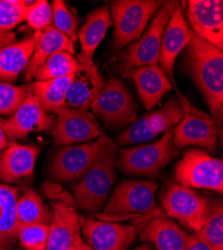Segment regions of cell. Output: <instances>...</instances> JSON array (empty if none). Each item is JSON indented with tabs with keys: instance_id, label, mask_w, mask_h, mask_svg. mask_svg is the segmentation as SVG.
I'll use <instances>...</instances> for the list:
<instances>
[{
	"instance_id": "6da1fadb",
	"label": "cell",
	"mask_w": 223,
	"mask_h": 250,
	"mask_svg": "<svg viewBox=\"0 0 223 250\" xmlns=\"http://www.w3.org/2000/svg\"><path fill=\"white\" fill-rule=\"evenodd\" d=\"M184 50L186 72L203 95L210 115L219 128L223 117V52L198 37L191 29Z\"/></svg>"
},
{
	"instance_id": "7a4b0ae2",
	"label": "cell",
	"mask_w": 223,
	"mask_h": 250,
	"mask_svg": "<svg viewBox=\"0 0 223 250\" xmlns=\"http://www.w3.org/2000/svg\"><path fill=\"white\" fill-rule=\"evenodd\" d=\"M179 3L175 0L164 1L152 17L143 34L126 46V49L118 59L117 70L121 75L127 77L129 72L135 68L159 65L162 35L172 12Z\"/></svg>"
},
{
	"instance_id": "3957f363",
	"label": "cell",
	"mask_w": 223,
	"mask_h": 250,
	"mask_svg": "<svg viewBox=\"0 0 223 250\" xmlns=\"http://www.w3.org/2000/svg\"><path fill=\"white\" fill-rule=\"evenodd\" d=\"M117 145L113 141L91 168L72 186L74 198L81 209L97 212L107 199L116 178Z\"/></svg>"
},
{
	"instance_id": "277c9868",
	"label": "cell",
	"mask_w": 223,
	"mask_h": 250,
	"mask_svg": "<svg viewBox=\"0 0 223 250\" xmlns=\"http://www.w3.org/2000/svg\"><path fill=\"white\" fill-rule=\"evenodd\" d=\"M178 155L172 132H167L155 142L122 148L116 156V165L128 174L156 178Z\"/></svg>"
},
{
	"instance_id": "5b68a950",
	"label": "cell",
	"mask_w": 223,
	"mask_h": 250,
	"mask_svg": "<svg viewBox=\"0 0 223 250\" xmlns=\"http://www.w3.org/2000/svg\"><path fill=\"white\" fill-rule=\"evenodd\" d=\"M161 0H114L109 4L114 27L113 44L122 48L143 34L150 20L163 4Z\"/></svg>"
},
{
	"instance_id": "8992f818",
	"label": "cell",
	"mask_w": 223,
	"mask_h": 250,
	"mask_svg": "<svg viewBox=\"0 0 223 250\" xmlns=\"http://www.w3.org/2000/svg\"><path fill=\"white\" fill-rule=\"evenodd\" d=\"M173 87L184 110L183 118L172 131L175 146L178 149L186 146H198L208 153L214 152L219 133L214 118L209 113L193 106L176 85Z\"/></svg>"
},
{
	"instance_id": "52a82bcc",
	"label": "cell",
	"mask_w": 223,
	"mask_h": 250,
	"mask_svg": "<svg viewBox=\"0 0 223 250\" xmlns=\"http://www.w3.org/2000/svg\"><path fill=\"white\" fill-rule=\"evenodd\" d=\"M112 142V139L102 136L89 143L57 149L50 161L51 176L61 182L79 181Z\"/></svg>"
},
{
	"instance_id": "ba28073f",
	"label": "cell",
	"mask_w": 223,
	"mask_h": 250,
	"mask_svg": "<svg viewBox=\"0 0 223 250\" xmlns=\"http://www.w3.org/2000/svg\"><path fill=\"white\" fill-rule=\"evenodd\" d=\"M176 182L190 187L223 192V162L203 149L192 148L183 152L174 169Z\"/></svg>"
},
{
	"instance_id": "9c48e42d",
	"label": "cell",
	"mask_w": 223,
	"mask_h": 250,
	"mask_svg": "<svg viewBox=\"0 0 223 250\" xmlns=\"http://www.w3.org/2000/svg\"><path fill=\"white\" fill-rule=\"evenodd\" d=\"M89 109L110 127H123L131 124L137 118L138 112L132 93L116 76L108 78Z\"/></svg>"
},
{
	"instance_id": "30bf717a",
	"label": "cell",
	"mask_w": 223,
	"mask_h": 250,
	"mask_svg": "<svg viewBox=\"0 0 223 250\" xmlns=\"http://www.w3.org/2000/svg\"><path fill=\"white\" fill-rule=\"evenodd\" d=\"M160 199L168 217L177 219L195 232L203 226L210 201L193 188L174 181L163 190Z\"/></svg>"
},
{
	"instance_id": "8fae6325",
	"label": "cell",
	"mask_w": 223,
	"mask_h": 250,
	"mask_svg": "<svg viewBox=\"0 0 223 250\" xmlns=\"http://www.w3.org/2000/svg\"><path fill=\"white\" fill-rule=\"evenodd\" d=\"M157 184L152 180L134 179L119 183L106 202L104 213L118 216L154 213L157 209Z\"/></svg>"
},
{
	"instance_id": "7c38bea8",
	"label": "cell",
	"mask_w": 223,
	"mask_h": 250,
	"mask_svg": "<svg viewBox=\"0 0 223 250\" xmlns=\"http://www.w3.org/2000/svg\"><path fill=\"white\" fill-rule=\"evenodd\" d=\"M55 125L50 132L57 146H69L74 143L92 142L104 136V130L95 115L89 110L65 107L56 114Z\"/></svg>"
},
{
	"instance_id": "4fadbf2b",
	"label": "cell",
	"mask_w": 223,
	"mask_h": 250,
	"mask_svg": "<svg viewBox=\"0 0 223 250\" xmlns=\"http://www.w3.org/2000/svg\"><path fill=\"white\" fill-rule=\"evenodd\" d=\"M56 117L46 113L29 91L26 99L16 111L7 118H0V128L11 141L26 138L34 132H51Z\"/></svg>"
},
{
	"instance_id": "5bb4252c",
	"label": "cell",
	"mask_w": 223,
	"mask_h": 250,
	"mask_svg": "<svg viewBox=\"0 0 223 250\" xmlns=\"http://www.w3.org/2000/svg\"><path fill=\"white\" fill-rule=\"evenodd\" d=\"M183 9L189 28L198 37L223 50L222 0H189Z\"/></svg>"
},
{
	"instance_id": "9a60e30c",
	"label": "cell",
	"mask_w": 223,
	"mask_h": 250,
	"mask_svg": "<svg viewBox=\"0 0 223 250\" xmlns=\"http://www.w3.org/2000/svg\"><path fill=\"white\" fill-rule=\"evenodd\" d=\"M81 236L93 250H126L136 237V229L92 217L81 221Z\"/></svg>"
},
{
	"instance_id": "2e32d148",
	"label": "cell",
	"mask_w": 223,
	"mask_h": 250,
	"mask_svg": "<svg viewBox=\"0 0 223 250\" xmlns=\"http://www.w3.org/2000/svg\"><path fill=\"white\" fill-rule=\"evenodd\" d=\"M190 39V28L187 24L181 3L172 12L161 40L159 66L167 74L172 86H175L174 65L178 55L185 49Z\"/></svg>"
},
{
	"instance_id": "e0dca14e",
	"label": "cell",
	"mask_w": 223,
	"mask_h": 250,
	"mask_svg": "<svg viewBox=\"0 0 223 250\" xmlns=\"http://www.w3.org/2000/svg\"><path fill=\"white\" fill-rule=\"evenodd\" d=\"M52 218L49 223L48 241L45 250H72L81 236V220L67 202L51 203Z\"/></svg>"
},
{
	"instance_id": "ac0fdd59",
	"label": "cell",
	"mask_w": 223,
	"mask_h": 250,
	"mask_svg": "<svg viewBox=\"0 0 223 250\" xmlns=\"http://www.w3.org/2000/svg\"><path fill=\"white\" fill-rule=\"evenodd\" d=\"M105 79L93 61L79 64L66 95V107L89 110L93 100L105 85Z\"/></svg>"
},
{
	"instance_id": "d6986e66",
	"label": "cell",
	"mask_w": 223,
	"mask_h": 250,
	"mask_svg": "<svg viewBox=\"0 0 223 250\" xmlns=\"http://www.w3.org/2000/svg\"><path fill=\"white\" fill-rule=\"evenodd\" d=\"M40 147L10 141L0 152V180L13 183L33 175Z\"/></svg>"
},
{
	"instance_id": "ffe728a7",
	"label": "cell",
	"mask_w": 223,
	"mask_h": 250,
	"mask_svg": "<svg viewBox=\"0 0 223 250\" xmlns=\"http://www.w3.org/2000/svg\"><path fill=\"white\" fill-rule=\"evenodd\" d=\"M128 76L134 82L139 98L148 111L173 87L167 74L158 64L135 68Z\"/></svg>"
},
{
	"instance_id": "44dd1931",
	"label": "cell",
	"mask_w": 223,
	"mask_h": 250,
	"mask_svg": "<svg viewBox=\"0 0 223 250\" xmlns=\"http://www.w3.org/2000/svg\"><path fill=\"white\" fill-rule=\"evenodd\" d=\"M111 25L109 4L94 9L86 16L85 23L77 31V38L81 45V52L76 57L79 63L93 61L95 50Z\"/></svg>"
},
{
	"instance_id": "7402d4cb",
	"label": "cell",
	"mask_w": 223,
	"mask_h": 250,
	"mask_svg": "<svg viewBox=\"0 0 223 250\" xmlns=\"http://www.w3.org/2000/svg\"><path fill=\"white\" fill-rule=\"evenodd\" d=\"M188 233L173 220L154 217L140 232V238L151 242L156 250H186Z\"/></svg>"
},
{
	"instance_id": "603a6c76",
	"label": "cell",
	"mask_w": 223,
	"mask_h": 250,
	"mask_svg": "<svg viewBox=\"0 0 223 250\" xmlns=\"http://www.w3.org/2000/svg\"><path fill=\"white\" fill-rule=\"evenodd\" d=\"M40 32L0 49V80L14 82L30 61L38 42Z\"/></svg>"
},
{
	"instance_id": "cb8c5ba5",
	"label": "cell",
	"mask_w": 223,
	"mask_h": 250,
	"mask_svg": "<svg viewBox=\"0 0 223 250\" xmlns=\"http://www.w3.org/2000/svg\"><path fill=\"white\" fill-rule=\"evenodd\" d=\"M59 51H67L74 54V44L67 36L56 30L53 25H50L44 31L40 32L35 50L26 68L25 81L30 82L37 69L44 63L45 60Z\"/></svg>"
},
{
	"instance_id": "d4e9b609",
	"label": "cell",
	"mask_w": 223,
	"mask_h": 250,
	"mask_svg": "<svg viewBox=\"0 0 223 250\" xmlns=\"http://www.w3.org/2000/svg\"><path fill=\"white\" fill-rule=\"evenodd\" d=\"M16 187L0 183V250H13L17 237L18 220L16 202L19 197Z\"/></svg>"
},
{
	"instance_id": "484cf974",
	"label": "cell",
	"mask_w": 223,
	"mask_h": 250,
	"mask_svg": "<svg viewBox=\"0 0 223 250\" xmlns=\"http://www.w3.org/2000/svg\"><path fill=\"white\" fill-rule=\"evenodd\" d=\"M73 75L30 83L29 87L40 106L48 114L55 115L66 107V95Z\"/></svg>"
},
{
	"instance_id": "4316f807",
	"label": "cell",
	"mask_w": 223,
	"mask_h": 250,
	"mask_svg": "<svg viewBox=\"0 0 223 250\" xmlns=\"http://www.w3.org/2000/svg\"><path fill=\"white\" fill-rule=\"evenodd\" d=\"M16 212L19 225L35 223L49 224L52 218L51 208L31 188H24L21 196L18 197Z\"/></svg>"
},
{
	"instance_id": "83f0119b",
	"label": "cell",
	"mask_w": 223,
	"mask_h": 250,
	"mask_svg": "<svg viewBox=\"0 0 223 250\" xmlns=\"http://www.w3.org/2000/svg\"><path fill=\"white\" fill-rule=\"evenodd\" d=\"M183 116L184 110L180 101L177 98H171L160 109L146 114L147 127L156 135H163L167 132H172V129H174Z\"/></svg>"
},
{
	"instance_id": "f1b7e54d",
	"label": "cell",
	"mask_w": 223,
	"mask_h": 250,
	"mask_svg": "<svg viewBox=\"0 0 223 250\" xmlns=\"http://www.w3.org/2000/svg\"><path fill=\"white\" fill-rule=\"evenodd\" d=\"M79 62L74 54L67 51H59L45 60L35 72L33 78L37 81H45L73 75L79 68Z\"/></svg>"
},
{
	"instance_id": "f546056e",
	"label": "cell",
	"mask_w": 223,
	"mask_h": 250,
	"mask_svg": "<svg viewBox=\"0 0 223 250\" xmlns=\"http://www.w3.org/2000/svg\"><path fill=\"white\" fill-rule=\"evenodd\" d=\"M195 235L214 250H223V205L220 201L210 202L205 222Z\"/></svg>"
},
{
	"instance_id": "4dcf8cb0",
	"label": "cell",
	"mask_w": 223,
	"mask_h": 250,
	"mask_svg": "<svg viewBox=\"0 0 223 250\" xmlns=\"http://www.w3.org/2000/svg\"><path fill=\"white\" fill-rule=\"evenodd\" d=\"M49 224L35 223L19 225L17 237L25 250H45L48 241Z\"/></svg>"
},
{
	"instance_id": "1f68e13d",
	"label": "cell",
	"mask_w": 223,
	"mask_h": 250,
	"mask_svg": "<svg viewBox=\"0 0 223 250\" xmlns=\"http://www.w3.org/2000/svg\"><path fill=\"white\" fill-rule=\"evenodd\" d=\"M29 91V84L14 85L0 82V115H12L26 99Z\"/></svg>"
},
{
	"instance_id": "d6a6232c",
	"label": "cell",
	"mask_w": 223,
	"mask_h": 250,
	"mask_svg": "<svg viewBox=\"0 0 223 250\" xmlns=\"http://www.w3.org/2000/svg\"><path fill=\"white\" fill-rule=\"evenodd\" d=\"M51 7L53 27L67 36L72 41V43L75 44L78 29L77 18L70 12L66 3L62 0H54Z\"/></svg>"
},
{
	"instance_id": "836d02e7",
	"label": "cell",
	"mask_w": 223,
	"mask_h": 250,
	"mask_svg": "<svg viewBox=\"0 0 223 250\" xmlns=\"http://www.w3.org/2000/svg\"><path fill=\"white\" fill-rule=\"evenodd\" d=\"M25 21L35 32H42L52 25V7L48 1H25Z\"/></svg>"
},
{
	"instance_id": "e575fe53",
	"label": "cell",
	"mask_w": 223,
	"mask_h": 250,
	"mask_svg": "<svg viewBox=\"0 0 223 250\" xmlns=\"http://www.w3.org/2000/svg\"><path fill=\"white\" fill-rule=\"evenodd\" d=\"M25 11L23 0H0V32H11L25 21Z\"/></svg>"
},
{
	"instance_id": "d590c367",
	"label": "cell",
	"mask_w": 223,
	"mask_h": 250,
	"mask_svg": "<svg viewBox=\"0 0 223 250\" xmlns=\"http://www.w3.org/2000/svg\"><path fill=\"white\" fill-rule=\"evenodd\" d=\"M157 135L151 132L146 123V114L137 117L129 126L118 136L120 145L144 143L155 138Z\"/></svg>"
},
{
	"instance_id": "8d00e7d4",
	"label": "cell",
	"mask_w": 223,
	"mask_h": 250,
	"mask_svg": "<svg viewBox=\"0 0 223 250\" xmlns=\"http://www.w3.org/2000/svg\"><path fill=\"white\" fill-rule=\"evenodd\" d=\"M186 250H214V249L205 241L196 236L195 234L194 235L189 234L187 239Z\"/></svg>"
},
{
	"instance_id": "74e56055",
	"label": "cell",
	"mask_w": 223,
	"mask_h": 250,
	"mask_svg": "<svg viewBox=\"0 0 223 250\" xmlns=\"http://www.w3.org/2000/svg\"><path fill=\"white\" fill-rule=\"evenodd\" d=\"M16 42V35L13 32H0V49Z\"/></svg>"
},
{
	"instance_id": "f35d334b",
	"label": "cell",
	"mask_w": 223,
	"mask_h": 250,
	"mask_svg": "<svg viewBox=\"0 0 223 250\" xmlns=\"http://www.w3.org/2000/svg\"><path fill=\"white\" fill-rule=\"evenodd\" d=\"M9 143H10V140H8L3 130L0 128V152H1L3 149H5L8 146Z\"/></svg>"
},
{
	"instance_id": "ab89813d",
	"label": "cell",
	"mask_w": 223,
	"mask_h": 250,
	"mask_svg": "<svg viewBox=\"0 0 223 250\" xmlns=\"http://www.w3.org/2000/svg\"><path fill=\"white\" fill-rule=\"evenodd\" d=\"M75 249H76V250H93V249H91V248L83 241V239H80V240L77 242V244H76V246H75Z\"/></svg>"
},
{
	"instance_id": "60d3db41",
	"label": "cell",
	"mask_w": 223,
	"mask_h": 250,
	"mask_svg": "<svg viewBox=\"0 0 223 250\" xmlns=\"http://www.w3.org/2000/svg\"><path fill=\"white\" fill-rule=\"evenodd\" d=\"M134 250H153V249H152L151 245H149V244L145 243V244H142L141 246H139V247L135 248Z\"/></svg>"
},
{
	"instance_id": "b9f144b4",
	"label": "cell",
	"mask_w": 223,
	"mask_h": 250,
	"mask_svg": "<svg viewBox=\"0 0 223 250\" xmlns=\"http://www.w3.org/2000/svg\"><path fill=\"white\" fill-rule=\"evenodd\" d=\"M0 214H1V205H0Z\"/></svg>"
},
{
	"instance_id": "7bdbcfd3",
	"label": "cell",
	"mask_w": 223,
	"mask_h": 250,
	"mask_svg": "<svg viewBox=\"0 0 223 250\" xmlns=\"http://www.w3.org/2000/svg\"><path fill=\"white\" fill-rule=\"evenodd\" d=\"M72 250H76V249H75V248H74V249H72Z\"/></svg>"
}]
</instances>
